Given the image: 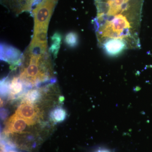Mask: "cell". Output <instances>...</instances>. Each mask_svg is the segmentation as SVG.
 I'll list each match as a JSON object with an SVG mask.
<instances>
[{
    "mask_svg": "<svg viewBox=\"0 0 152 152\" xmlns=\"http://www.w3.org/2000/svg\"><path fill=\"white\" fill-rule=\"evenodd\" d=\"M48 52L36 53L28 48L22 56L20 78L28 88L53 80V70Z\"/></svg>",
    "mask_w": 152,
    "mask_h": 152,
    "instance_id": "6da1fadb",
    "label": "cell"
},
{
    "mask_svg": "<svg viewBox=\"0 0 152 152\" xmlns=\"http://www.w3.org/2000/svg\"><path fill=\"white\" fill-rule=\"evenodd\" d=\"M58 0H40L32 11L34 30H48L49 22Z\"/></svg>",
    "mask_w": 152,
    "mask_h": 152,
    "instance_id": "7a4b0ae2",
    "label": "cell"
},
{
    "mask_svg": "<svg viewBox=\"0 0 152 152\" xmlns=\"http://www.w3.org/2000/svg\"><path fill=\"white\" fill-rule=\"evenodd\" d=\"M25 120L30 126L35 124L42 117L39 108L34 104L23 102L15 113Z\"/></svg>",
    "mask_w": 152,
    "mask_h": 152,
    "instance_id": "3957f363",
    "label": "cell"
},
{
    "mask_svg": "<svg viewBox=\"0 0 152 152\" xmlns=\"http://www.w3.org/2000/svg\"><path fill=\"white\" fill-rule=\"evenodd\" d=\"M39 0H1V4L10 12L18 15L32 10Z\"/></svg>",
    "mask_w": 152,
    "mask_h": 152,
    "instance_id": "277c9868",
    "label": "cell"
},
{
    "mask_svg": "<svg viewBox=\"0 0 152 152\" xmlns=\"http://www.w3.org/2000/svg\"><path fill=\"white\" fill-rule=\"evenodd\" d=\"M23 55L20 50L14 47L2 44L1 45V59L14 67L21 64Z\"/></svg>",
    "mask_w": 152,
    "mask_h": 152,
    "instance_id": "5b68a950",
    "label": "cell"
},
{
    "mask_svg": "<svg viewBox=\"0 0 152 152\" xmlns=\"http://www.w3.org/2000/svg\"><path fill=\"white\" fill-rule=\"evenodd\" d=\"M30 126L24 120L15 113L10 117L6 123L5 134H26L27 128Z\"/></svg>",
    "mask_w": 152,
    "mask_h": 152,
    "instance_id": "8992f818",
    "label": "cell"
},
{
    "mask_svg": "<svg viewBox=\"0 0 152 152\" xmlns=\"http://www.w3.org/2000/svg\"><path fill=\"white\" fill-rule=\"evenodd\" d=\"M8 98L10 99H15L21 97L27 92V89H28L23 83L20 77H14L12 79L9 78Z\"/></svg>",
    "mask_w": 152,
    "mask_h": 152,
    "instance_id": "52a82bcc",
    "label": "cell"
},
{
    "mask_svg": "<svg viewBox=\"0 0 152 152\" xmlns=\"http://www.w3.org/2000/svg\"><path fill=\"white\" fill-rule=\"evenodd\" d=\"M101 48L108 56L115 57L128 50L126 44L122 41L118 40H110L106 42Z\"/></svg>",
    "mask_w": 152,
    "mask_h": 152,
    "instance_id": "ba28073f",
    "label": "cell"
},
{
    "mask_svg": "<svg viewBox=\"0 0 152 152\" xmlns=\"http://www.w3.org/2000/svg\"><path fill=\"white\" fill-rule=\"evenodd\" d=\"M62 37L59 33H56L51 37V44L49 48V53L53 55L54 58H56L59 50Z\"/></svg>",
    "mask_w": 152,
    "mask_h": 152,
    "instance_id": "9c48e42d",
    "label": "cell"
},
{
    "mask_svg": "<svg viewBox=\"0 0 152 152\" xmlns=\"http://www.w3.org/2000/svg\"><path fill=\"white\" fill-rule=\"evenodd\" d=\"M42 97V94L39 90L38 89H31L29 90L26 93L23 97V102L34 104L40 99Z\"/></svg>",
    "mask_w": 152,
    "mask_h": 152,
    "instance_id": "30bf717a",
    "label": "cell"
},
{
    "mask_svg": "<svg viewBox=\"0 0 152 152\" xmlns=\"http://www.w3.org/2000/svg\"><path fill=\"white\" fill-rule=\"evenodd\" d=\"M66 113L64 109L58 107L54 109L50 113V117L54 122H61L65 119Z\"/></svg>",
    "mask_w": 152,
    "mask_h": 152,
    "instance_id": "8fae6325",
    "label": "cell"
},
{
    "mask_svg": "<svg viewBox=\"0 0 152 152\" xmlns=\"http://www.w3.org/2000/svg\"><path fill=\"white\" fill-rule=\"evenodd\" d=\"M65 42L68 46L75 48L78 43V37L76 33L71 32L66 35Z\"/></svg>",
    "mask_w": 152,
    "mask_h": 152,
    "instance_id": "7c38bea8",
    "label": "cell"
},
{
    "mask_svg": "<svg viewBox=\"0 0 152 152\" xmlns=\"http://www.w3.org/2000/svg\"><path fill=\"white\" fill-rule=\"evenodd\" d=\"M1 152H18L12 150V148L6 145L5 144H2L1 145Z\"/></svg>",
    "mask_w": 152,
    "mask_h": 152,
    "instance_id": "4fadbf2b",
    "label": "cell"
},
{
    "mask_svg": "<svg viewBox=\"0 0 152 152\" xmlns=\"http://www.w3.org/2000/svg\"><path fill=\"white\" fill-rule=\"evenodd\" d=\"M94 152H114L113 151L109 149L106 148H100L98 149Z\"/></svg>",
    "mask_w": 152,
    "mask_h": 152,
    "instance_id": "5bb4252c",
    "label": "cell"
}]
</instances>
